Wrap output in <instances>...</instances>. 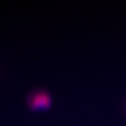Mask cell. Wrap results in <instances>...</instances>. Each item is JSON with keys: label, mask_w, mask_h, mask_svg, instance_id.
Returning a JSON list of instances; mask_svg holds the SVG:
<instances>
[{"label": "cell", "mask_w": 126, "mask_h": 126, "mask_svg": "<svg viewBox=\"0 0 126 126\" xmlns=\"http://www.w3.org/2000/svg\"><path fill=\"white\" fill-rule=\"evenodd\" d=\"M28 109L32 111L45 110L51 108L53 98L50 92L44 88H36L30 91L25 97Z\"/></svg>", "instance_id": "cell-1"}]
</instances>
